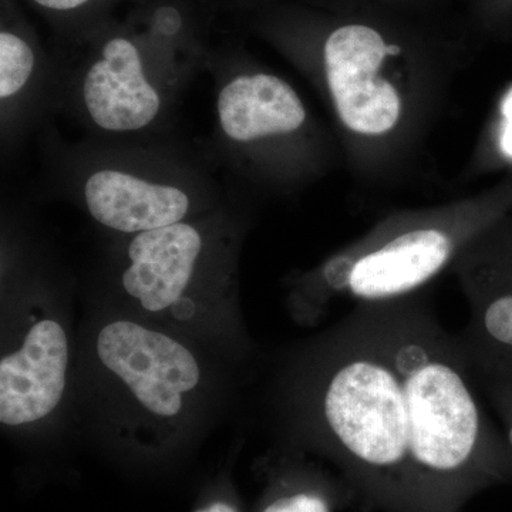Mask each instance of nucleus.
<instances>
[{"label":"nucleus","mask_w":512,"mask_h":512,"mask_svg":"<svg viewBox=\"0 0 512 512\" xmlns=\"http://www.w3.org/2000/svg\"><path fill=\"white\" fill-rule=\"evenodd\" d=\"M400 49L397 46L387 45V55H399Z\"/></svg>","instance_id":"obj_17"},{"label":"nucleus","mask_w":512,"mask_h":512,"mask_svg":"<svg viewBox=\"0 0 512 512\" xmlns=\"http://www.w3.org/2000/svg\"><path fill=\"white\" fill-rule=\"evenodd\" d=\"M319 376V436L369 483L440 497L512 476L466 350L426 306H360L325 340Z\"/></svg>","instance_id":"obj_1"},{"label":"nucleus","mask_w":512,"mask_h":512,"mask_svg":"<svg viewBox=\"0 0 512 512\" xmlns=\"http://www.w3.org/2000/svg\"><path fill=\"white\" fill-rule=\"evenodd\" d=\"M501 147L507 156L512 157V119L508 120L507 126L504 128L503 137H501Z\"/></svg>","instance_id":"obj_15"},{"label":"nucleus","mask_w":512,"mask_h":512,"mask_svg":"<svg viewBox=\"0 0 512 512\" xmlns=\"http://www.w3.org/2000/svg\"><path fill=\"white\" fill-rule=\"evenodd\" d=\"M471 316L457 333L471 362L512 363V278L483 275L471 281Z\"/></svg>","instance_id":"obj_10"},{"label":"nucleus","mask_w":512,"mask_h":512,"mask_svg":"<svg viewBox=\"0 0 512 512\" xmlns=\"http://www.w3.org/2000/svg\"><path fill=\"white\" fill-rule=\"evenodd\" d=\"M470 363L478 389L497 413L501 433L512 451V363L471 360Z\"/></svg>","instance_id":"obj_11"},{"label":"nucleus","mask_w":512,"mask_h":512,"mask_svg":"<svg viewBox=\"0 0 512 512\" xmlns=\"http://www.w3.org/2000/svg\"><path fill=\"white\" fill-rule=\"evenodd\" d=\"M264 512H330L329 503L319 494L298 493L279 498Z\"/></svg>","instance_id":"obj_13"},{"label":"nucleus","mask_w":512,"mask_h":512,"mask_svg":"<svg viewBox=\"0 0 512 512\" xmlns=\"http://www.w3.org/2000/svg\"><path fill=\"white\" fill-rule=\"evenodd\" d=\"M101 362L123 380L138 402L158 416L180 412L181 394L200 382L194 356L163 333L136 323H111L97 340Z\"/></svg>","instance_id":"obj_3"},{"label":"nucleus","mask_w":512,"mask_h":512,"mask_svg":"<svg viewBox=\"0 0 512 512\" xmlns=\"http://www.w3.org/2000/svg\"><path fill=\"white\" fill-rule=\"evenodd\" d=\"M218 117L231 140L249 143L298 130L306 113L288 83L269 74H254L239 76L221 90Z\"/></svg>","instance_id":"obj_9"},{"label":"nucleus","mask_w":512,"mask_h":512,"mask_svg":"<svg viewBox=\"0 0 512 512\" xmlns=\"http://www.w3.org/2000/svg\"><path fill=\"white\" fill-rule=\"evenodd\" d=\"M386 56L382 36L366 26H345L335 30L326 42L330 93L340 119L356 133H386L399 120V94L377 76Z\"/></svg>","instance_id":"obj_4"},{"label":"nucleus","mask_w":512,"mask_h":512,"mask_svg":"<svg viewBox=\"0 0 512 512\" xmlns=\"http://www.w3.org/2000/svg\"><path fill=\"white\" fill-rule=\"evenodd\" d=\"M67 360L62 326L53 320L36 323L23 348L0 362V421L20 426L52 413L63 396Z\"/></svg>","instance_id":"obj_5"},{"label":"nucleus","mask_w":512,"mask_h":512,"mask_svg":"<svg viewBox=\"0 0 512 512\" xmlns=\"http://www.w3.org/2000/svg\"><path fill=\"white\" fill-rule=\"evenodd\" d=\"M201 248L197 229L183 222L140 232L131 241V265L123 275L128 295L150 312L173 305L190 282Z\"/></svg>","instance_id":"obj_7"},{"label":"nucleus","mask_w":512,"mask_h":512,"mask_svg":"<svg viewBox=\"0 0 512 512\" xmlns=\"http://www.w3.org/2000/svg\"><path fill=\"white\" fill-rule=\"evenodd\" d=\"M37 5L43 6V8L53 10H70L79 8L89 0H35Z\"/></svg>","instance_id":"obj_14"},{"label":"nucleus","mask_w":512,"mask_h":512,"mask_svg":"<svg viewBox=\"0 0 512 512\" xmlns=\"http://www.w3.org/2000/svg\"><path fill=\"white\" fill-rule=\"evenodd\" d=\"M454 251L456 238L446 229L410 227L330 259L322 269L323 288L365 303L404 298L439 274Z\"/></svg>","instance_id":"obj_2"},{"label":"nucleus","mask_w":512,"mask_h":512,"mask_svg":"<svg viewBox=\"0 0 512 512\" xmlns=\"http://www.w3.org/2000/svg\"><path fill=\"white\" fill-rule=\"evenodd\" d=\"M197 512H237L235 508H232L231 505L224 503L212 504L210 507L204 508V510H200Z\"/></svg>","instance_id":"obj_16"},{"label":"nucleus","mask_w":512,"mask_h":512,"mask_svg":"<svg viewBox=\"0 0 512 512\" xmlns=\"http://www.w3.org/2000/svg\"><path fill=\"white\" fill-rule=\"evenodd\" d=\"M83 99L94 124L114 133L147 127L161 107L157 90L143 72L137 47L123 37L109 40L101 59L90 67Z\"/></svg>","instance_id":"obj_6"},{"label":"nucleus","mask_w":512,"mask_h":512,"mask_svg":"<svg viewBox=\"0 0 512 512\" xmlns=\"http://www.w3.org/2000/svg\"><path fill=\"white\" fill-rule=\"evenodd\" d=\"M84 198L94 220L128 234L178 224L190 208V198L180 188L116 170L90 175Z\"/></svg>","instance_id":"obj_8"},{"label":"nucleus","mask_w":512,"mask_h":512,"mask_svg":"<svg viewBox=\"0 0 512 512\" xmlns=\"http://www.w3.org/2000/svg\"><path fill=\"white\" fill-rule=\"evenodd\" d=\"M35 67V55L22 37L10 32L0 33V97L18 94Z\"/></svg>","instance_id":"obj_12"}]
</instances>
